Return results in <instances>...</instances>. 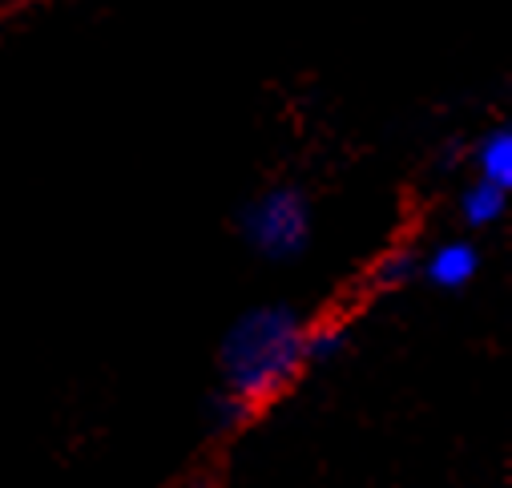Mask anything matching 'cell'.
<instances>
[{"instance_id": "6da1fadb", "label": "cell", "mask_w": 512, "mask_h": 488, "mask_svg": "<svg viewBox=\"0 0 512 488\" xmlns=\"http://www.w3.org/2000/svg\"><path fill=\"white\" fill-rule=\"evenodd\" d=\"M303 335L307 319L291 303H263L242 311L218 347L222 388L242 396L250 408H267L307 368Z\"/></svg>"}, {"instance_id": "7a4b0ae2", "label": "cell", "mask_w": 512, "mask_h": 488, "mask_svg": "<svg viewBox=\"0 0 512 488\" xmlns=\"http://www.w3.org/2000/svg\"><path fill=\"white\" fill-rule=\"evenodd\" d=\"M238 234L267 263H295L311 247V202L299 186H271L238 210Z\"/></svg>"}, {"instance_id": "3957f363", "label": "cell", "mask_w": 512, "mask_h": 488, "mask_svg": "<svg viewBox=\"0 0 512 488\" xmlns=\"http://www.w3.org/2000/svg\"><path fill=\"white\" fill-rule=\"evenodd\" d=\"M476 275H480V251L468 238L440 242L428 259H420V279H428L440 291H464Z\"/></svg>"}, {"instance_id": "277c9868", "label": "cell", "mask_w": 512, "mask_h": 488, "mask_svg": "<svg viewBox=\"0 0 512 488\" xmlns=\"http://www.w3.org/2000/svg\"><path fill=\"white\" fill-rule=\"evenodd\" d=\"M472 166H476V178H488L508 190L512 186V130L492 126L488 134H480V142L472 146Z\"/></svg>"}, {"instance_id": "5b68a950", "label": "cell", "mask_w": 512, "mask_h": 488, "mask_svg": "<svg viewBox=\"0 0 512 488\" xmlns=\"http://www.w3.org/2000/svg\"><path fill=\"white\" fill-rule=\"evenodd\" d=\"M504 210H508V190L496 186V182H488V178L468 182L464 194H460V218H464L468 230H488V226H496V222L504 218Z\"/></svg>"}, {"instance_id": "8992f818", "label": "cell", "mask_w": 512, "mask_h": 488, "mask_svg": "<svg viewBox=\"0 0 512 488\" xmlns=\"http://www.w3.org/2000/svg\"><path fill=\"white\" fill-rule=\"evenodd\" d=\"M420 279V255L416 251H408V247H400V251H388L375 267H371V283L379 287V291H400V287H408V283H416Z\"/></svg>"}, {"instance_id": "52a82bcc", "label": "cell", "mask_w": 512, "mask_h": 488, "mask_svg": "<svg viewBox=\"0 0 512 488\" xmlns=\"http://www.w3.org/2000/svg\"><path fill=\"white\" fill-rule=\"evenodd\" d=\"M303 351H307V363H331V359H339L347 351V327L343 323H307Z\"/></svg>"}, {"instance_id": "ba28073f", "label": "cell", "mask_w": 512, "mask_h": 488, "mask_svg": "<svg viewBox=\"0 0 512 488\" xmlns=\"http://www.w3.org/2000/svg\"><path fill=\"white\" fill-rule=\"evenodd\" d=\"M254 416H259V408H250L242 396H234V392H226V388L210 400V424H214V432H238V428H246Z\"/></svg>"}]
</instances>
